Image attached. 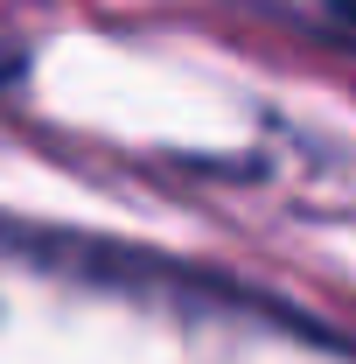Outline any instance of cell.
Here are the masks:
<instances>
[{
    "mask_svg": "<svg viewBox=\"0 0 356 364\" xmlns=\"http://www.w3.org/2000/svg\"><path fill=\"white\" fill-rule=\"evenodd\" d=\"M21 63H28V49L0 43V85H14V77H21Z\"/></svg>",
    "mask_w": 356,
    "mask_h": 364,
    "instance_id": "obj_1",
    "label": "cell"
}]
</instances>
